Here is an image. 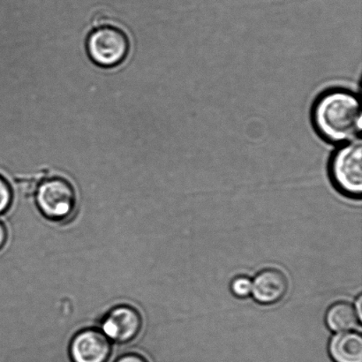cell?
<instances>
[{
  "label": "cell",
  "instance_id": "7a4b0ae2",
  "mask_svg": "<svg viewBox=\"0 0 362 362\" xmlns=\"http://www.w3.org/2000/svg\"><path fill=\"white\" fill-rule=\"evenodd\" d=\"M329 180L340 194L351 199L362 195V145L361 140L340 145L328 164Z\"/></svg>",
  "mask_w": 362,
  "mask_h": 362
},
{
  "label": "cell",
  "instance_id": "8992f818",
  "mask_svg": "<svg viewBox=\"0 0 362 362\" xmlns=\"http://www.w3.org/2000/svg\"><path fill=\"white\" fill-rule=\"evenodd\" d=\"M112 342L97 328H85L73 337L69 345L72 362H107Z\"/></svg>",
  "mask_w": 362,
  "mask_h": 362
},
{
  "label": "cell",
  "instance_id": "30bf717a",
  "mask_svg": "<svg viewBox=\"0 0 362 362\" xmlns=\"http://www.w3.org/2000/svg\"><path fill=\"white\" fill-rule=\"evenodd\" d=\"M253 282L247 276H238L230 283V291L239 299H246L252 293Z\"/></svg>",
  "mask_w": 362,
  "mask_h": 362
},
{
  "label": "cell",
  "instance_id": "4fadbf2b",
  "mask_svg": "<svg viewBox=\"0 0 362 362\" xmlns=\"http://www.w3.org/2000/svg\"><path fill=\"white\" fill-rule=\"evenodd\" d=\"M7 240V230L4 223L0 221V250L5 246Z\"/></svg>",
  "mask_w": 362,
  "mask_h": 362
},
{
  "label": "cell",
  "instance_id": "5b68a950",
  "mask_svg": "<svg viewBox=\"0 0 362 362\" xmlns=\"http://www.w3.org/2000/svg\"><path fill=\"white\" fill-rule=\"evenodd\" d=\"M143 328L140 312L130 305L122 304L111 308L100 322V331L110 341L127 344L136 338Z\"/></svg>",
  "mask_w": 362,
  "mask_h": 362
},
{
  "label": "cell",
  "instance_id": "5bb4252c",
  "mask_svg": "<svg viewBox=\"0 0 362 362\" xmlns=\"http://www.w3.org/2000/svg\"><path fill=\"white\" fill-rule=\"evenodd\" d=\"M361 307H362V297L360 296L359 298H358V300H356V308H356V311L358 315V317L360 318L361 321V312H362Z\"/></svg>",
  "mask_w": 362,
  "mask_h": 362
},
{
  "label": "cell",
  "instance_id": "8fae6325",
  "mask_svg": "<svg viewBox=\"0 0 362 362\" xmlns=\"http://www.w3.org/2000/svg\"><path fill=\"white\" fill-rule=\"evenodd\" d=\"M13 202V191L8 181L0 175V215L8 211Z\"/></svg>",
  "mask_w": 362,
  "mask_h": 362
},
{
  "label": "cell",
  "instance_id": "277c9868",
  "mask_svg": "<svg viewBox=\"0 0 362 362\" xmlns=\"http://www.w3.org/2000/svg\"><path fill=\"white\" fill-rule=\"evenodd\" d=\"M86 46L92 62L103 69L120 65L129 52V40L127 35L112 26L95 28L88 35Z\"/></svg>",
  "mask_w": 362,
  "mask_h": 362
},
{
  "label": "cell",
  "instance_id": "52a82bcc",
  "mask_svg": "<svg viewBox=\"0 0 362 362\" xmlns=\"http://www.w3.org/2000/svg\"><path fill=\"white\" fill-rule=\"evenodd\" d=\"M288 287L285 273L278 269H265L255 276L252 294L258 303L272 305L285 298Z\"/></svg>",
  "mask_w": 362,
  "mask_h": 362
},
{
  "label": "cell",
  "instance_id": "9c48e42d",
  "mask_svg": "<svg viewBox=\"0 0 362 362\" xmlns=\"http://www.w3.org/2000/svg\"><path fill=\"white\" fill-rule=\"evenodd\" d=\"M325 320L329 329L335 332L351 331L361 322L356 308L345 301H339L329 307Z\"/></svg>",
  "mask_w": 362,
  "mask_h": 362
},
{
  "label": "cell",
  "instance_id": "7c38bea8",
  "mask_svg": "<svg viewBox=\"0 0 362 362\" xmlns=\"http://www.w3.org/2000/svg\"><path fill=\"white\" fill-rule=\"evenodd\" d=\"M115 362H148L143 356L138 354H127L120 356Z\"/></svg>",
  "mask_w": 362,
  "mask_h": 362
},
{
  "label": "cell",
  "instance_id": "ba28073f",
  "mask_svg": "<svg viewBox=\"0 0 362 362\" xmlns=\"http://www.w3.org/2000/svg\"><path fill=\"white\" fill-rule=\"evenodd\" d=\"M329 354L334 362H362V338L356 332H339L329 344Z\"/></svg>",
  "mask_w": 362,
  "mask_h": 362
},
{
  "label": "cell",
  "instance_id": "3957f363",
  "mask_svg": "<svg viewBox=\"0 0 362 362\" xmlns=\"http://www.w3.org/2000/svg\"><path fill=\"white\" fill-rule=\"evenodd\" d=\"M35 204L46 219L65 222L76 211V194L72 185L62 177L42 180L35 189Z\"/></svg>",
  "mask_w": 362,
  "mask_h": 362
},
{
  "label": "cell",
  "instance_id": "6da1fadb",
  "mask_svg": "<svg viewBox=\"0 0 362 362\" xmlns=\"http://www.w3.org/2000/svg\"><path fill=\"white\" fill-rule=\"evenodd\" d=\"M311 122L315 132L325 143L340 146L361 140L360 98L349 88H328L315 99Z\"/></svg>",
  "mask_w": 362,
  "mask_h": 362
}]
</instances>
